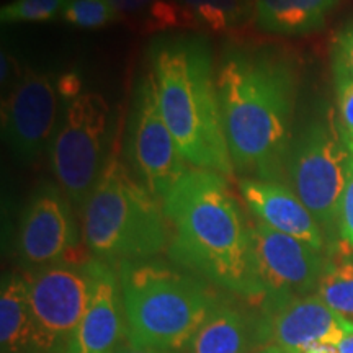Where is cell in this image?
Wrapping results in <instances>:
<instances>
[{
    "instance_id": "obj_4",
    "label": "cell",
    "mask_w": 353,
    "mask_h": 353,
    "mask_svg": "<svg viewBox=\"0 0 353 353\" xmlns=\"http://www.w3.org/2000/svg\"><path fill=\"white\" fill-rule=\"evenodd\" d=\"M128 342L161 353H183L221 299L195 273L159 260L120 263Z\"/></svg>"
},
{
    "instance_id": "obj_8",
    "label": "cell",
    "mask_w": 353,
    "mask_h": 353,
    "mask_svg": "<svg viewBox=\"0 0 353 353\" xmlns=\"http://www.w3.org/2000/svg\"><path fill=\"white\" fill-rule=\"evenodd\" d=\"M95 259L69 260L26 273L33 335L30 353H65L94 290Z\"/></svg>"
},
{
    "instance_id": "obj_11",
    "label": "cell",
    "mask_w": 353,
    "mask_h": 353,
    "mask_svg": "<svg viewBox=\"0 0 353 353\" xmlns=\"http://www.w3.org/2000/svg\"><path fill=\"white\" fill-rule=\"evenodd\" d=\"M61 94L50 72L26 69L2 103L3 138L21 161L37 162L57 131Z\"/></svg>"
},
{
    "instance_id": "obj_10",
    "label": "cell",
    "mask_w": 353,
    "mask_h": 353,
    "mask_svg": "<svg viewBox=\"0 0 353 353\" xmlns=\"http://www.w3.org/2000/svg\"><path fill=\"white\" fill-rule=\"evenodd\" d=\"M353 334V322L332 311L317 296L262 299L257 314L259 350L280 347L304 353L314 345H335Z\"/></svg>"
},
{
    "instance_id": "obj_1",
    "label": "cell",
    "mask_w": 353,
    "mask_h": 353,
    "mask_svg": "<svg viewBox=\"0 0 353 353\" xmlns=\"http://www.w3.org/2000/svg\"><path fill=\"white\" fill-rule=\"evenodd\" d=\"M216 83L234 170L247 179L286 180L298 90L294 64L273 51L231 50Z\"/></svg>"
},
{
    "instance_id": "obj_22",
    "label": "cell",
    "mask_w": 353,
    "mask_h": 353,
    "mask_svg": "<svg viewBox=\"0 0 353 353\" xmlns=\"http://www.w3.org/2000/svg\"><path fill=\"white\" fill-rule=\"evenodd\" d=\"M68 0H10L0 8V21L12 23H41L59 19Z\"/></svg>"
},
{
    "instance_id": "obj_12",
    "label": "cell",
    "mask_w": 353,
    "mask_h": 353,
    "mask_svg": "<svg viewBox=\"0 0 353 353\" xmlns=\"http://www.w3.org/2000/svg\"><path fill=\"white\" fill-rule=\"evenodd\" d=\"M79 244L72 203L54 183H43L30 196L17 229V254L30 270L65 259Z\"/></svg>"
},
{
    "instance_id": "obj_7",
    "label": "cell",
    "mask_w": 353,
    "mask_h": 353,
    "mask_svg": "<svg viewBox=\"0 0 353 353\" xmlns=\"http://www.w3.org/2000/svg\"><path fill=\"white\" fill-rule=\"evenodd\" d=\"M112 112L105 97L82 92L65 107L52 139L51 169L74 208L83 210L112 151Z\"/></svg>"
},
{
    "instance_id": "obj_24",
    "label": "cell",
    "mask_w": 353,
    "mask_h": 353,
    "mask_svg": "<svg viewBox=\"0 0 353 353\" xmlns=\"http://www.w3.org/2000/svg\"><path fill=\"white\" fill-rule=\"evenodd\" d=\"M110 2L120 13V21H125L134 32L143 33L149 17L156 10L161 0H110Z\"/></svg>"
},
{
    "instance_id": "obj_30",
    "label": "cell",
    "mask_w": 353,
    "mask_h": 353,
    "mask_svg": "<svg viewBox=\"0 0 353 353\" xmlns=\"http://www.w3.org/2000/svg\"><path fill=\"white\" fill-rule=\"evenodd\" d=\"M114 353H161V352L151 350V348H144V347H136L132 345L131 342L126 341Z\"/></svg>"
},
{
    "instance_id": "obj_2",
    "label": "cell",
    "mask_w": 353,
    "mask_h": 353,
    "mask_svg": "<svg viewBox=\"0 0 353 353\" xmlns=\"http://www.w3.org/2000/svg\"><path fill=\"white\" fill-rule=\"evenodd\" d=\"M162 206L172 229V262L237 296L265 298L252 224L245 219L226 176L188 169Z\"/></svg>"
},
{
    "instance_id": "obj_32",
    "label": "cell",
    "mask_w": 353,
    "mask_h": 353,
    "mask_svg": "<svg viewBox=\"0 0 353 353\" xmlns=\"http://www.w3.org/2000/svg\"><path fill=\"white\" fill-rule=\"evenodd\" d=\"M350 149H352V152H353V144H352V145H350Z\"/></svg>"
},
{
    "instance_id": "obj_26",
    "label": "cell",
    "mask_w": 353,
    "mask_h": 353,
    "mask_svg": "<svg viewBox=\"0 0 353 353\" xmlns=\"http://www.w3.org/2000/svg\"><path fill=\"white\" fill-rule=\"evenodd\" d=\"M339 237L353 249V162L339 208Z\"/></svg>"
},
{
    "instance_id": "obj_15",
    "label": "cell",
    "mask_w": 353,
    "mask_h": 353,
    "mask_svg": "<svg viewBox=\"0 0 353 353\" xmlns=\"http://www.w3.org/2000/svg\"><path fill=\"white\" fill-rule=\"evenodd\" d=\"M239 192L260 223L294 237L319 252L325 249L327 239L324 232L290 185L245 176L239 180Z\"/></svg>"
},
{
    "instance_id": "obj_31",
    "label": "cell",
    "mask_w": 353,
    "mask_h": 353,
    "mask_svg": "<svg viewBox=\"0 0 353 353\" xmlns=\"http://www.w3.org/2000/svg\"><path fill=\"white\" fill-rule=\"evenodd\" d=\"M259 353H291V352L283 350V348L280 347H265V348H260Z\"/></svg>"
},
{
    "instance_id": "obj_21",
    "label": "cell",
    "mask_w": 353,
    "mask_h": 353,
    "mask_svg": "<svg viewBox=\"0 0 353 353\" xmlns=\"http://www.w3.org/2000/svg\"><path fill=\"white\" fill-rule=\"evenodd\" d=\"M61 19L76 28L99 30L120 21V13L110 0H68Z\"/></svg>"
},
{
    "instance_id": "obj_6",
    "label": "cell",
    "mask_w": 353,
    "mask_h": 353,
    "mask_svg": "<svg viewBox=\"0 0 353 353\" xmlns=\"http://www.w3.org/2000/svg\"><path fill=\"white\" fill-rule=\"evenodd\" d=\"M352 162L350 144L330 108L307 120L291 139L286 180L329 241L339 234V208Z\"/></svg>"
},
{
    "instance_id": "obj_13",
    "label": "cell",
    "mask_w": 353,
    "mask_h": 353,
    "mask_svg": "<svg viewBox=\"0 0 353 353\" xmlns=\"http://www.w3.org/2000/svg\"><path fill=\"white\" fill-rule=\"evenodd\" d=\"M257 267L265 288L263 299L314 294L325 259L311 245L278 232L267 224H252Z\"/></svg>"
},
{
    "instance_id": "obj_16",
    "label": "cell",
    "mask_w": 353,
    "mask_h": 353,
    "mask_svg": "<svg viewBox=\"0 0 353 353\" xmlns=\"http://www.w3.org/2000/svg\"><path fill=\"white\" fill-rule=\"evenodd\" d=\"M254 348H259L257 316L221 299L183 353H250Z\"/></svg>"
},
{
    "instance_id": "obj_25",
    "label": "cell",
    "mask_w": 353,
    "mask_h": 353,
    "mask_svg": "<svg viewBox=\"0 0 353 353\" xmlns=\"http://www.w3.org/2000/svg\"><path fill=\"white\" fill-rule=\"evenodd\" d=\"M337 118L348 144H353V79H334Z\"/></svg>"
},
{
    "instance_id": "obj_3",
    "label": "cell",
    "mask_w": 353,
    "mask_h": 353,
    "mask_svg": "<svg viewBox=\"0 0 353 353\" xmlns=\"http://www.w3.org/2000/svg\"><path fill=\"white\" fill-rule=\"evenodd\" d=\"M151 70L162 117L187 164L231 176L236 170L206 44L190 37L161 39L154 44Z\"/></svg>"
},
{
    "instance_id": "obj_14",
    "label": "cell",
    "mask_w": 353,
    "mask_h": 353,
    "mask_svg": "<svg viewBox=\"0 0 353 353\" xmlns=\"http://www.w3.org/2000/svg\"><path fill=\"white\" fill-rule=\"evenodd\" d=\"M128 341L120 275L95 259L94 290L88 307L65 353H114Z\"/></svg>"
},
{
    "instance_id": "obj_29",
    "label": "cell",
    "mask_w": 353,
    "mask_h": 353,
    "mask_svg": "<svg viewBox=\"0 0 353 353\" xmlns=\"http://www.w3.org/2000/svg\"><path fill=\"white\" fill-rule=\"evenodd\" d=\"M304 353H353V334L347 335L342 342L335 345H314Z\"/></svg>"
},
{
    "instance_id": "obj_18",
    "label": "cell",
    "mask_w": 353,
    "mask_h": 353,
    "mask_svg": "<svg viewBox=\"0 0 353 353\" xmlns=\"http://www.w3.org/2000/svg\"><path fill=\"white\" fill-rule=\"evenodd\" d=\"M32 306L28 278L8 273L0 290V348L2 353L32 352Z\"/></svg>"
},
{
    "instance_id": "obj_20",
    "label": "cell",
    "mask_w": 353,
    "mask_h": 353,
    "mask_svg": "<svg viewBox=\"0 0 353 353\" xmlns=\"http://www.w3.org/2000/svg\"><path fill=\"white\" fill-rule=\"evenodd\" d=\"M203 32L226 34L254 20L255 0H175Z\"/></svg>"
},
{
    "instance_id": "obj_5",
    "label": "cell",
    "mask_w": 353,
    "mask_h": 353,
    "mask_svg": "<svg viewBox=\"0 0 353 353\" xmlns=\"http://www.w3.org/2000/svg\"><path fill=\"white\" fill-rule=\"evenodd\" d=\"M82 234L94 259L107 263L152 259L169 244L164 206L123 161L118 141L82 210Z\"/></svg>"
},
{
    "instance_id": "obj_19",
    "label": "cell",
    "mask_w": 353,
    "mask_h": 353,
    "mask_svg": "<svg viewBox=\"0 0 353 353\" xmlns=\"http://www.w3.org/2000/svg\"><path fill=\"white\" fill-rule=\"evenodd\" d=\"M345 242L334 245L325 259L316 294L332 311L353 322V254Z\"/></svg>"
},
{
    "instance_id": "obj_28",
    "label": "cell",
    "mask_w": 353,
    "mask_h": 353,
    "mask_svg": "<svg viewBox=\"0 0 353 353\" xmlns=\"http://www.w3.org/2000/svg\"><path fill=\"white\" fill-rule=\"evenodd\" d=\"M57 88H59L61 99L68 100V103L82 94L77 74H64L63 77L57 79Z\"/></svg>"
},
{
    "instance_id": "obj_17",
    "label": "cell",
    "mask_w": 353,
    "mask_h": 353,
    "mask_svg": "<svg viewBox=\"0 0 353 353\" xmlns=\"http://www.w3.org/2000/svg\"><path fill=\"white\" fill-rule=\"evenodd\" d=\"M341 0H255L254 25L276 37H303L325 25Z\"/></svg>"
},
{
    "instance_id": "obj_27",
    "label": "cell",
    "mask_w": 353,
    "mask_h": 353,
    "mask_svg": "<svg viewBox=\"0 0 353 353\" xmlns=\"http://www.w3.org/2000/svg\"><path fill=\"white\" fill-rule=\"evenodd\" d=\"M0 65H2V69H0V82H2L3 88L8 87V92H10L13 85L19 82V79L23 72H21L19 65H17L15 57H13L7 50H2Z\"/></svg>"
},
{
    "instance_id": "obj_23",
    "label": "cell",
    "mask_w": 353,
    "mask_h": 353,
    "mask_svg": "<svg viewBox=\"0 0 353 353\" xmlns=\"http://www.w3.org/2000/svg\"><path fill=\"white\" fill-rule=\"evenodd\" d=\"M330 61L334 79H353V19L335 34Z\"/></svg>"
},
{
    "instance_id": "obj_9",
    "label": "cell",
    "mask_w": 353,
    "mask_h": 353,
    "mask_svg": "<svg viewBox=\"0 0 353 353\" xmlns=\"http://www.w3.org/2000/svg\"><path fill=\"white\" fill-rule=\"evenodd\" d=\"M126 156L136 176L161 203L188 170L162 117L152 70L136 87L128 121Z\"/></svg>"
}]
</instances>
